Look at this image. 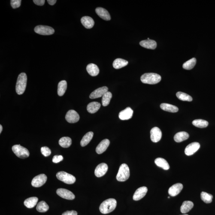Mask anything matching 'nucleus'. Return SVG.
<instances>
[{
	"label": "nucleus",
	"mask_w": 215,
	"mask_h": 215,
	"mask_svg": "<svg viewBox=\"0 0 215 215\" xmlns=\"http://www.w3.org/2000/svg\"><path fill=\"white\" fill-rule=\"evenodd\" d=\"M117 206V201L113 198L105 200L100 206V212L103 214H107L113 212Z\"/></svg>",
	"instance_id": "obj_1"
},
{
	"label": "nucleus",
	"mask_w": 215,
	"mask_h": 215,
	"mask_svg": "<svg viewBox=\"0 0 215 215\" xmlns=\"http://www.w3.org/2000/svg\"><path fill=\"white\" fill-rule=\"evenodd\" d=\"M27 77L26 74L22 73L19 74L18 77L16 85V91L18 95H21L26 90Z\"/></svg>",
	"instance_id": "obj_2"
},
{
	"label": "nucleus",
	"mask_w": 215,
	"mask_h": 215,
	"mask_svg": "<svg viewBox=\"0 0 215 215\" xmlns=\"http://www.w3.org/2000/svg\"><path fill=\"white\" fill-rule=\"evenodd\" d=\"M161 80V76L155 73H146L141 77V80L143 83L150 85L159 83Z\"/></svg>",
	"instance_id": "obj_3"
},
{
	"label": "nucleus",
	"mask_w": 215,
	"mask_h": 215,
	"mask_svg": "<svg viewBox=\"0 0 215 215\" xmlns=\"http://www.w3.org/2000/svg\"><path fill=\"white\" fill-rule=\"evenodd\" d=\"M130 176L129 167L127 164H122L119 167V171L116 175V179L119 181L124 182L127 180Z\"/></svg>",
	"instance_id": "obj_4"
},
{
	"label": "nucleus",
	"mask_w": 215,
	"mask_h": 215,
	"mask_svg": "<svg viewBox=\"0 0 215 215\" xmlns=\"http://www.w3.org/2000/svg\"><path fill=\"white\" fill-rule=\"evenodd\" d=\"M56 177L59 180L67 184H73L76 181L75 177L74 176L64 171L58 172L57 173Z\"/></svg>",
	"instance_id": "obj_5"
},
{
	"label": "nucleus",
	"mask_w": 215,
	"mask_h": 215,
	"mask_svg": "<svg viewBox=\"0 0 215 215\" xmlns=\"http://www.w3.org/2000/svg\"><path fill=\"white\" fill-rule=\"evenodd\" d=\"M12 150L16 156L21 159H25L30 155L29 152L27 149L22 147L20 145H15L13 146Z\"/></svg>",
	"instance_id": "obj_6"
},
{
	"label": "nucleus",
	"mask_w": 215,
	"mask_h": 215,
	"mask_svg": "<svg viewBox=\"0 0 215 215\" xmlns=\"http://www.w3.org/2000/svg\"><path fill=\"white\" fill-rule=\"evenodd\" d=\"M34 31L37 34L42 35H51L54 34V30L51 27L43 25H38L34 28Z\"/></svg>",
	"instance_id": "obj_7"
},
{
	"label": "nucleus",
	"mask_w": 215,
	"mask_h": 215,
	"mask_svg": "<svg viewBox=\"0 0 215 215\" xmlns=\"http://www.w3.org/2000/svg\"><path fill=\"white\" fill-rule=\"evenodd\" d=\"M47 180V177L45 174H40L34 178L31 184L34 187H40L46 183Z\"/></svg>",
	"instance_id": "obj_8"
},
{
	"label": "nucleus",
	"mask_w": 215,
	"mask_h": 215,
	"mask_svg": "<svg viewBox=\"0 0 215 215\" xmlns=\"http://www.w3.org/2000/svg\"><path fill=\"white\" fill-rule=\"evenodd\" d=\"M80 117L78 113L75 110H69L65 116V119L67 121L70 123H74L80 120Z\"/></svg>",
	"instance_id": "obj_9"
},
{
	"label": "nucleus",
	"mask_w": 215,
	"mask_h": 215,
	"mask_svg": "<svg viewBox=\"0 0 215 215\" xmlns=\"http://www.w3.org/2000/svg\"><path fill=\"white\" fill-rule=\"evenodd\" d=\"M56 193L59 196L64 199L73 200L75 198V196L71 191L65 189H59L57 190Z\"/></svg>",
	"instance_id": "obj_10"
},
{
	"label": "nucleus",
	"mask_w": 215,
	"mask_h": 215,
	"mask_svg": "<svg viewBox=\"0 0 215 215\" xmlns=\"http://www.w3.org/2000/svg\"><path fill=\"white\" fill-rule=\"evenodd\" d=\"M151 139L153 142L157 143L161 140L162 137V132L158 127H154L150 131Z\"/></svg>",
	"instance_id": "obj_11"
},
{
	"label": "nucleus",
	"mask_w": 215,
	"mask_h": 215,
	"mask_svg": "<svg viewBox=\"0 0 215 215\" xmlns=\"http://www.w3.org/2000/svg\"><path fill=\"white\" fill-rule=\"evenodd\" d=\"M200 148V144L198 142H193L190 143L186 146L185 149V153L188 156L194 154Z\"/></svg>",
	"instance_id": "obj_12"
},
{
	"label": "nucleus",
	"mask_w": 215,
	"mask_h": 215,
	"mask_svg": "<svg viewBox=\"0 0 215 215\" xmlns=\"http://www.w3.org/2000/svg\"><path fill=\"white\" fill-rule=\"evenodd\" d=\"M108 91V88L107 86L98 88L92 92L90 95L89 97L91 99L99 98L102 97L104 94Z\"/></svg>",
	"instance_id": "obj_13"
},
{
	"label": "nucleus",
	"mask_w": 215,
	"mask_h": 215,
	"mask_svg": "<svg viewBox=\"0 0 215 215\" xmlns=\"http://www.w3.org/2000/svg\"><path fill=\"white\" fill-rule=\"evenodd\" d=\"M108 170V166L107 164L102 163L98 165L95 168V174L97 177H101L105 175Z\"/></svg>",
	"instance_id": "obj_14"
},
{
	"label": "nucleus",
	"mask_w": 215,
	"mask_h": 215,
	"mask_svg": "<svg viewBox=\"0 0 215 215\" xmlns=\"http://www.w3.org/2000/svg\"><path fill=\"white\" fill-rule=\"evenodd\" d=\"M147 192V188L146 186L138 188L134 193L133 197L134 201H138L143 198Z\"/></svg>",
	"instance_id": "obj_15"
},
{
	"label": "nucleus",
	"mask_w": 215,
	"mask_h": 215,
	"mask_svg": "<svg viewBox=\"0 0 215 215\" xmlns=\"http://www.w3.org/2000/svg\"><path fill=\"white\" fill-rule=\"evenodd\" d=\"M133 114V110L130 108L127 107L119 113V118L122 120H128L132 118Z\"/></svg>",
	"instance_id": "obj_16"
},
{
	"label": "nucleus",
	"mask_w": 215,
	"mask_h": 215,
	"mask_svg": "<svg viewBox=\"0 0 215 215\" xmlns=\"http://www.w3.org/2000/svg\"><path fill=\"white\" fill-rule=\"evenodd\" d=\"M183 189V185L181 183H177L173 185L168 189V193L172 196H175L180 193Z\"/></svg>",
	"instance_id": "obj_17"
},
{
	"label": "nucleus",
	"mask_w": 215,
	"mask_h": 215,
	"mask_svg": "<svg viewBox=\"0 0 215 215\" xmlns=\"http://www.w3.org/2000/svg\"><path fill=\"white\" fill-rule=\"evenodd\" d=\"M96 13L101 19L105 20H110L111 19L109 13L105 8L98 7L96 8Z\"/></svg>",
	"instance_id": "obj_18"
},
{
	"label": "nucleus",
	"mask_w": 215,
	"mask_h": 215,
	"mask_svg": "<svg viewBox=\"0 0 215 215\" xmlns=\"http://www.w3.org/2000/svg\"><path fill=\"white\" fill-rule=\"evenodd\" d=\"M110 142L108 139H104L101 141L97 146L96 151L98 154L104 153L107 150L110 145Z\"/></svg>",
	"instance_id": "obj_19"
},
{
	"label": "nucleus",
	"mask_w": 215,
	"mask_h": 215,
	"mask_svg": "<svg viewBox=\"0 0 215 215\" xmlns=\"http://www.w3.org/2000/svg\"><path fill=\"white\" fill-rule=\"evenodd\" d=\"M140 44L142 47L151 50H154L157 47V43L154 40H146L140 42Z\"/></svg>",
	"instance_id": "obj_20"
},
{
	"label": "nucleus",
	"mask_w": 215,
	"mask_h": 215,
	"mask_svg": "<svg viewBox=\"0 0 215 215\" xmlns=\"http://www.w3.org/2000/svg\"><path fill=\"white\" fill-rule=\"evenodd\" d=\"M81 22L83 26L87 29H91L93 27L95 22L92 18L89 16H85L81 19Z\"/></svg>",
	"instance_id": "obj_21"
},
{
	"label": "nucleus",
	"mask_w": 215,
	"mask_h": 215,
	"mask_svg": "<svg viewBox=\"0 0 215 215\" xmlns=\"http://www.w3.org/2000/svg\"><path fill=\"white\" fill-rule=\"evenodd\" d=\"M86 70L90 75L96 76L99 73V69L97 66L93 63H90L86 67Z\"/></svg>",
	"instance_id": "obj_22"
},
{
	"label": "nucleus",
	"mask_w": 215,
	"mask_h": 215,
	"mask_svg": "<svg viewBox=\"0 0 215 215\" xmlns=\"http://www.w3.org/2000/svg\"><path fill=\"white\" fill-rule=\"evenodd\" d=\"M101 107V104L100 103L96 102H93L88 104L87 110L90 113H95L99 110Z\"/></svg>",
	"instance_id": "obj_23"
},
{
	"label": "nucleus",
	"mask_w": 215,
	"mask_h": 215,
	"mask_svg": "<svg viewBox=\"0 0 215 215\" xmlns=\"http://www.w3.org/2000/svg\"><path fill=\"white\" fill-rule=\"evenodd\" d=\"M189 135L188 133L185 131H181L177 133L174 135V141L177 142H181L189 138Z\"/></svg>",
	"instance_id": "obj_24"
},
{
	"label": "nucleus",
	"mask_w": 215,
	"mask_h": 215,
	"mask_svg": "<svg viewBox=\"0 0 215 215\" xmlns=\"http://www.w3.org/2000/svg\"><path fill=\"white\" fill-rule=\"evenodd\" d=\"M155 164L158 167H161L163 169L167 170L169 169V164L165 159L162 158H157L155 160Z\"/></svg>",
	"instance_id": "obj_25"
},
{
	"label": "nucleus",
	"mask_w": 215,
	"mask_h": 215,
	"mask_svg": "<svg viewBox=\"0 0 215 215\" xmlns=\"http://www.w3.org/2000/svg\"><path fill=\"white\" fill-rule=\"evenodd\" d=\"M194 207V204L190 201H184L180 207V212L183 213H186L190 211Z\"/></svg>",
	"instance_id": "obj_26"
},
{
	"label": "nucleus",
	"mask_w": 215,
	"mask_h": 215,
	"mask_svg": "<svg viewBox=\"0 0 215 215\" xmlns=\"http://www.w3.org/2000/svg\"><path fill=\"white\" fill-rule=\"evenodd\" d=\"M128 63L127 61L121 58H118L113 61V66L116 69H119L126 66Z\"/></svg>",
	"instance_id": "obj_27"
},
{
	"label": "nucleus",
	"mask_w": 215,
	"mask_h": 215,
	"mask_svg": "<svg viewBox=\"0 0 215 215\" xmlns=\"http://www.w3.org/2000/svg\"><path fill=\"white\" fill-rule=\"evenodd\" d=\"M38 198L36 197H30L24 201V204L28 208H32L36 205Z\"/></svg>",
	"instance_id": "obj_28"
},
{
	"label": "nucleus",
	"mask_w": 215,
	"mask_h": 215,
	"mask_svg": "<svg viewBox=\"0 0 215 215\" xmlns=\"http://www.w3.org/2000/svg\"><path fill=\"white\" fill-rule=\"evenodd\" d=\"M160 107L164 111L171 112V113H176L179 110L178 108L176 106L169 104H161L160 105Z\"/></svg>",
	"instance_id": "obj_29"
},
{
	"label": "nucleus",
	"mask_w": 215,
	"mask_h": 215,
	"mask_svg": "<svg viewBox=\"0 0 215 215\" xmlns=\"http://www.w3.org/2000/svg\"><path fill=\"white\" fill-rule=\"evenodd\" d=\"M93 135V132L92 131H90L84 136L80 141V145L82 147H85L89 144L90 142L92 140Z\"/></svg>",
	"instance_id": "obj_30"
},
{
	"label": "nucleus",
	"mask_w": 215,
	"mask_h": 215,
	"mask_svg": "<svg viewBox=\"0 0 215 215\" xmlns=\"http://www.w3.org/2000/svg\"><path fill=\"white\" fill-rule=\"evenodd\" d=\"M67 88V83L65 80L59 82L58 85V94L59 96H62L65 94Z\"/></svg>",
	"instance_id": "obj_31"
},
{
	"label": "nucleus",
	"mask_w": 215,
	"mask_h": 215,
	"mask_svg": "<svg viewBox=\"0 0 215 215\" xmlns=\"http://www.w3.org/2000/svg\"><path fill=\"white\" fill-rule=\"evenodd\" d=\"M59 143L61 147L63 148H68L71 146L72 140L69 137H63L59 140Z\"/></svg>",
	"instance_id": "obj_32"
},
{
	"label": "nucleus",
	"mask_w": 215,
	"mask_h": 215,
	"mask_svg": "<svg viewBox=\"0 0 215 215\" xmlns=\"http://www.w3.org/2000/svg\"><path fill=\"white\" fill-rule=\"evenodd\" d=\"M192 124L194 126L199 128H205L208 125V122L201 119H195L192 122Z\"/></svg>",
	"instance_id": "obj_33"
},
{
	"label": "nucleus",
	"mask_w": 215,
	"mask_h": 215,
	"mask_svg": "<svg viewBox=\"0 0 215 215\" xmlns=\"http://www.w3.org/2000/svg\"><path fill=\"white\" fill-rule=\"evenodd\" d=\"M196 63V59L195 58H192L183 64V68L185 69H192L195 66Z\"/></svg>",
	"instance_id": "obj_34"
},
{
	"label": "nucleus",
	"mask_w": 215,
	"mask_h": 215,
	"mask_svg": "<svg viewBox=\"0 0 215 215\" xmlns=\"http://www.w3.org/2000/svg\"><path fill=\"white\" fill-rule=\"evenodd\" d=\"M36 209L40 212H45L49 210V207L45 201H42L38 203Z\"/></svg>",
	"instance_id": "obj_35"
},
{
	"label": "nucleus",
	"mask_w": 215,
	"mask_h": 215,
	"mask_svg": "<svg viewBox=\"0 0 215 215\" xmlns=\"http://www.w3.org/2000/svg\"><path fill=\"white\" fill-rule=\"evenodd\" d=\"M112 98V94L111 92L108 91L104 94L102 97V102L104 107H106L109 104L110 100Z\"/></svg>",
	"instance_id": "obj_36"
},
{
	"label": "nucleus",
	"mask_w": 215,
	"mask_h": 215,
	"mask_svg": "<svg viewBox=\"0 0 215 215\" xmlns=\"http://www.w3.org/2000/svg\"><path fill=\"white\" fill-rule=\"evenodd\" d=\"M201 200L207 204H209L212 201L213 196L211 194L202 192L201 193Z\"/></svg>",
	"instance_id": "obj_37"
},
{
	"label": "nucleus",
	"mask_w": 215,
	"mask_h": 215,
	"mask_svg": "<svg viewBox=\"0 0 215 215\" xmlns=\"http://www.w3.org/2000/svg\"><path fill=\"white\" fill-rule=\"evenodd\" d=\"M177 97L182 101L191 102L192 101V98L188 94L181 92H178L176 94Z\"/></svg>",
	"instance_id": "obj_38"
},
{
	"label": "nucleus",
	"mask_w": 215,
	"mask_h": 215,
	"mask_svg": "<svg viewBox=\"0 0 215 215\" xmlns=\"http://www.w3.org/2000/svg\"><path fill=\"white\" fill-rule=\"evenodd\" d=\"M41 152L42 154L44 155L45 157L50 156L51 154V151L49 148L46 146L41 148Z\"/></svg>",
	"instance_id": "obj_39"
},
{
	"label": "nucleus",
	"mask_w": 215,
	"mask_h": 215,
	"mask_svg": "<svg viewBox=\"0 0 215 215\" xmlns=\"http://www.w3.org/2000/svg\"><path fill=\"white\" fill-rule=\"evenodd\" d=\"M22 1L21 0H11L10 4L13 8H19L21 5Z\"/></svg>",
	"instance_id": "obj_40"
},
{
	"label": "nucleus",
	"mask_w": 215,
	"mask_h": 215,
	"mask_svg": "<svg viewBox=\"0 0 215 215\" xmlns=\"http://www.w3.org/2000/svg\"><path fill=\"white\" fill-rule=\"evenodd\" d=\"M63 157L62 155H55L52 159V161L54 163H58L63 161Z\"/></svg>",
	"instance_id": "obj_41"
},
{
	"label": "nucleus",
	"mask_w": 215,
	"mask_h": 215,
	"mask_svg": "<svg viewBox=\"0 0 215 215\" xmlns=\"http://www.w3.org/2000/svg\"><path fill=\"white\" fill-rule=\"evenodd\" d=\"M77 212L74 210L67 211L62 213V215H77Z\"/></svg>",
	"instance_id": "obj_42"
},
{
	"label": "nucleus",
	"mask_w": 215,
	"mask_h": 215,
	"mask_svg": "<svg viewBox=\"0 0 215 215\" xmlns=\"http://www.w3.org/2000/svg\"><path fill=\"white\" fill-rule=\"evenodd\" d=\"M33 2L37 5L43 6L44 5L45 1V0H34Z\"/></svg>",
	"instance_id": "obj_43"
},
{
	"label": "nucleus",
	"mask_w": 215,
	"mask_h": 215,
	"mask_svg": "<svg viewBox=\"0 0 215 215\" xmlns=\"http://www.w3.org/2000/svg\"><path fill=\"white\" fill-rule=\"evenodd\" d=\"M47 2L51 5H53L56 4L57 2L56 0H47Z\"/></svg>",
	"instance_id": "obj_44"
},
{
	"label": "nucleus",
	"mask_w": 215,
	"mask_h": 215,
	"mask_svg": "<svg viewBox=\"0 0 215 215\" xmlns=\"http://www.w3.org/2000/svg\"><path fill=\"white\" fill-rule=\"evenodd\" d=\"M3 130V127L2 125H0V134H1V132Z\"/></svg>",
	"instance_id": "obj_45"
},
{
	"label": "nucleus",
	"mask_w": 215,
	"mask_h": 215,
	"mask_svg": "<svg viewBox=\"0 0 215 215\" xmlns=\"http://www.w3.org/2000/svg\"><path fill=\"white\" fill-rule=\"evenodd\" d=\"M188 215V214H184V215Z\"/></svg>",
	"instance_id": "obj_46"
},
{
	"label": "nucleus",
	"mask_w": 215,
	"mask_h": 215,
	"mask_svg": "<svg viewBox=\"0 0 215 215\" xmlns=\"http://www.w3.org/2000/svg\"><path fill=\"white\" fill-rule=\"evenodd\" d=\"M168 198H170V197H168Z\"/></svg>",
	"instance_id": "obj_47"
}]
</instances>
